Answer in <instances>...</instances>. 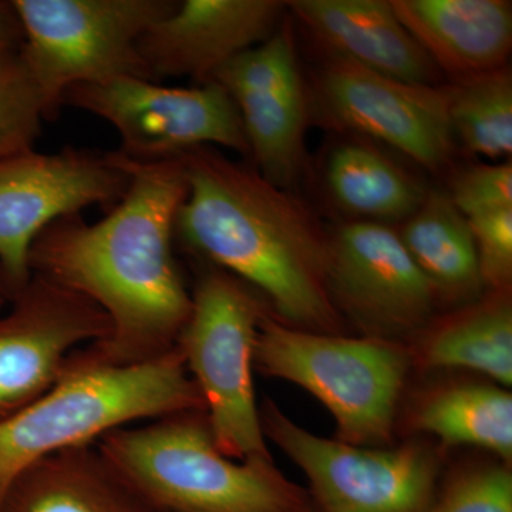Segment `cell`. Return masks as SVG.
Segmentation results:
<instances>
[{
  "label": "cell",
  "instance_id": "cell-14",
  "mask_svg": "<svg viewBox=\"0 0 512 512\" xmlns=\"http://www.w3.org/2000/svg\"><path fill=\"white\" fill-rule=\"evenodd\" d=\"M109 333L110 320L96 303L32 275L0 316V421L49 392L73 352Z\"/></svg>",
  "mask_w": 512,
  "mask_h": 512
},
{
  "label": "cell",
  "instance_id": "cell-8",
  "mask_svg": "<svg viewBox=\"0 0 512 512\" xmlns=\"http://www.w3.org/2000/svg\"><path fill=\"white\" fill-rule=\"evenodd\" d=\"M259 417L265 439L305 473L316 512H424L439 493V461L419 444L386 450L323 439L269 399Z\"/></svg>",
  "mask_w": 512,
  "mask_h": 512
},
{
  "label": "cell",
  "instance_id": "cell-16",
  "mask_svg": "<svg viewBox=\"0 0 512 512\" xmlns=\"http://www.w3.org/2000/svg\"><path fill=\"white\" fill-rule=\"evenodd\" d=\"M293 16L326 53L402 82L440 86L441 72L387 0H293Z\"/></svg>",
  "mask_w": 512,
  "mask_h": 512
},
{
  "label": "cell",
  "instance_id": "cell-23",
  "mask_svg": "<svg viewBox=\"0 0 512 512\" xmlns=\"http://www.w3.org/2000/svg\"><path fill=\"white\" fill-rule=\"evenodd\" d=\"M454 137L470 153L510 160L512 153V76L507 66L456 79L447 87Z\"/></svg>",
  "mask_w": 512,
  "mask_h": 512
},
{
  "label": "cell",
  "instance_id": "cell-7",
  "mask_svg": "<svg viewBox=\"0 0 512 512\" xmlns=\"http://www.w3.org/2000/svg\"><path fill=\"white\" fill-rule=\"evenodd\" d=\"M23 28V59L45 97L49 116L79 84L120 77L153 80L138 43L173 0H13Z\"/></svg>",
  "mask_w": 512,
  "mask_h": 512
},
{
  "label": "cell",
  "instance_id": "cell-1",
  "mask_svg": "<svg viewBox=\"0 0 512 512\" xmlns=\"http://www.w3.org/2000/svg\"><path fill=\"white\" fill-rule=\"evenodd\" d=\"M121 157L130 184L113 210L94 224L80 214L52 222L33 242L29 266L32 275L86 296L106 313L109 336L80 348L86 359L133 366L177 348L190 316L191 292L174 256L175 220L188 187L178 158Z\"/></svg>",
  "mask_w": 512,
  "mask_h": 512
},
{
  "label": "cell",
  "instance_id": "cell-4",
  "mask_svg": "<svg viewBox=\"0 0 512 512\" xmlns=\"http://www.w3.org/2000/svg\"><path fill=\"white\" fill-rule=\"evenodd\" d=\"M96 446L156 512H316L308 491L289 481L274 461L224 456L204 410L121 427Z\"/></svg>",
  "mask_w": 512,
  "mask_h": 512
},
{
  "label": "cell",
  "instance_id": "cell-25",
  "mask_svg": "<svg viewBox=\"0 0 512 512\" xmlns=\"http://www.w3.org/2000/svg\"><path fill=\"white\" fill-rule=\"evenodd\" d=\"M424 512H512V474L504 466L470 468L451 478Z\"/></svg>",
  "mask_w": 512,
  "mask_h": 512
},
{
  "label": "cell",
  "instance_id": "cell-10",
  "mask_svg": "<svg viewBox=\"0 0 512 512\" xmlns=\"http://www.w3.org/2000/svg\"><path fill=\"white\" fill-rule=\"evenodd\" d=\"M308 90L312 117L329 126L394 148L433 173L453 160L447 87L402 82L326 53Z\"/></svg>",
  "mask_w": 512,
  "mask_h": 512
},
{
  "label": "cell",
  "instance_id": "cell-22",
  "mask_svg": "<svg viewBox=\"0 0 512 512\" xmlns=\"http://www.w3.org/2000/svg\"><path fill=\"white\" fill-rule=\"evenodd\" d=\"M414 426L444 443L487 448L512 457V396L487 384H461L434 393L414 414Z\"/></svg>",
  "mask_w": 512,
  "mask_h": 512
},
{
  "label": "cell",
  "instance_id": "cell-29",
  "mask_svg": "<svg viewBox=\"0 0 512 512\" xmlns=\"http://www.w3.org/2000/svg\"><path fill=\"white\" fill-rule=\"evenodd\" d=\"M8 301H12V291H10L6 276L3 274L2 268H0V309H2Z\"/></svg>",
  "mask_w": 512,
  "mask_h": 512
},
{
  "label": "cell",
  "instance_id": "cell-24",
  "mask_svg": "<svg viewBox=\"0 0 512 512\" xmlns=\"http://www.w3.org/2000/svg\"><path fill=\"white\" fill-rule=\"evenodd\" d=\"M49 117L20 49L0 53V160L35 150L43 120Z\"/></svg>",
  "mask_w": 512,
  "mask_h": 512
},
{
  "label": "cell",
  "instance_id": "cell-2",
  "mask_svg": "<svg viewBox=\"0 0 512 512\" xmlns=\"http://www.w3.org/2000/svg\"><path fill=\"white\" fill-rule=\"evenodd\" d=\"M177 158L188 190L175 237L266 296L281 322L338 335L342 316L329 291V234L315 214L293 191L217 147L191 148Z\"/></svg>",
  "mask_w": 512,
  "mask_h": 512
},
{
  "label": "cell",
  "instance_id": "cell-21",
  "mask_svg": "<svg viewBox=\"0 0 512 512\" xmlns=\"http://www.w3.org/2000/svg\"><path fill=\"white\" fill-rule=\"evenodd\" d=\"M508 292H495L437 326L424 342V365L473 370L511 386L512 306Z\"/></svg>",
  "mask_w": 512,
  "mask_h": 512
},
{
  "label": "cell",
  "instance_id": "cell-12",
  "mask_svg": "<svg viewBox=\"0 0 512 512\" xmlns=\"http://www.w3.org/2000/svg\"><path fill=\"white\" fill-rule=\"evenodd\" d=\"M328 284L339 313L389 342L426 328L439 301L399 231L383 222H346L329 234Z\"/></svg>",
  "mask_w": 512,
  "mask_h": 512
},
{
  "label": "cell",
  "instance_id": "cell-19",
  "mask_svg": "<svg viewBox=\"0 0 512 512\" xmlns=\"http://www.w3.org/2000/svg\"><path fill=\"white\" fill-rule=\"evenodd\" d=\"M330 197L357 221H406L419 210L429 188L406 168L362 138L330 150L325 165Z\"/></svg>",
  "mask_w": 512,
  "mask_h": 512
},
{
  "label": "cell",
  "instance_id": "cell-17",
  "mask_svg": "<svg viewBox=\"0 0 512 512\" xmlns=\"http://www.w3.org/2000/svg\"><path fill=\"white\" fill-rule=\"evenodd\" d=\"M440 72L456 79L507 66L512 5L505 0H390Z\"/></svg>",
  "mask_w": 512,
  "mask_h": 512
},
{
  "label": "cell",
  "instance_id": "cell-11",
  "mask_svg": "<svg viewBox=\"0 0 512 512\" xmlns=\"http://www.w3.org/2000/svg\"><path fill=\"white\" fill-rule=\"evenodd\" d=\"M128 184L130 173L117 151L32 150L0 160V268L12 298L32 278L30 248L43 229L92 205L114 207Z\"/></svg>",
  "mask_w": 512,
  "mask_h": 512
},
{
  "label": "cell",
  "instance_id": "cell-18",
  "mask_svg": "<svg viewBox=\"0 0 512 512\" xmlns=\"http://www.w3.org/2000/svg\"><path fill=\"white\" fill-rule=\"evenodd\" d=\"M0 512H156L116 473L96 444L37 461L0 497Z\"/></svg>",
  "mask_w": 512,
  "mask_h": 512
},
{
  "label": "cell",
  "instance_id": "cell-9",
  "mask_svg": "<svg viewBox=\"0 0 512 512\" xmlns=\"http://www.w3.org/2000/svg\"><path fill=\"white\" fill-rule=\"evenodd\" d=\"M64 104L109 121L120 134L119 153L128 160H173L202 146L249 156L237 107L214 80L194 87H168L153 80L120 77L70 87L63 94Z\"/></svg>",
  "mask_w": 512,
  "mask_h": 512
},
{
  "label": "cell",
  "instance_id": "cell-13",
  "mask_svg": "<svg viewBox=\"0 0 512 512\" xmlns=\"http://www.w3.org/2000/svg\"><path fill=\"white\" fill-rule=\"evenodd\" d=\"M291 29L282 20L268 40L229 60L211 79L237 107L256 170L288 191L305 174L306 130L312 119Z\"/></svg>",
  "mask_w": 512,
  "mask_h": 512
},
{
  "label": "cell",
  "instance_id": "cell-6",
  "mask_svg": "<svg viewBox=\"0 0 512 512\" xmlns=\"http://www.w3.org/2000/svg\"><path fill=\"white\" fill-rule=\"evenodd\" d=\"M254 289L211 268L191 292V311L177 348L204 400L218 450L237 461H274L254 387V348L266 312Z\"/></svg>",
  "mask_w": 512,
  "mask_h": 512
},
{
  "label": "cell",
  "instance_id": "cell-5",
  "mask_svg": "<svg viewBox=\"0 0 512 512\" xmlns=\"http://www.w3.org/2000/svg\"><path fill=\"white\" fill-rule=\"evenodd\" d=\"M409 365L397 342L293 328L268 312L256 333L254 369L308 390L352 446H389Z\"/></svg>",
  "mask_w": 512,
  "mask_h": 512
},
{
  "label": "cell",
  "instance_id": "cell-26",
  "mask_svg": "<svg viewBox=\"0 0 512 512\" xmlns=\"http://www.w3.org/2000/svg\"><path fill=\"white\" fill-rule=\"evenodd\" d=\"M476 244L483 284L510 291L512 279V208L466 218Z\"/></svg>",
  "mask_w": 512,
  "mask_h": 512
},
{
  "label": "cell",
  "instance_id": "cell-20",
  "mask_svg": "<svg viewBox=\"0 0 512 512\" xmlns=\"http://www.w3.org/2000/svg\"><path fill=\"white\" fill-rule=\"evenodd\" d=\"M399 235L439 298L476 301L484 286L476 244L466 217L447 191L429 190Z\"/></svg>",
  "mask_w": 512,
  "mask_h": 512
},
{
  "label": "cell",
  "instance_id": "cell-3",
  "mask_svg": "<svg viewBox=\"0 0 512 512\" xmlns=\"http://www.w3.org/2000/svg\"><path fill=\"white\" fill-rule=\"evenodd\" d=\"M204 410L180 350L133 366L100 365L73 352L55 386L0 421V497L37 461L93 446L138 420Z\"/></svg>",
  "mask_w": 512,
  "mask_h": 512
},
{
  "label": "cell",
  "instance_id": "cell-27",
  "mask_svg": "<svg viewBox=\"0 0 512 512\" xmlns=\"http://www.w3.org/2000/svg\"><path fill=\"white\" fill-rule=\"evenodd\" d=\"M447 194L466 218L512 208L511 161L464 168L453 178Z\"/></svg>",
  "mask_w": 512,
  "mask_h": 512
},
{
  "label": "cell",
  "instance_id": "cell-15",
  "mask_svg": "<svg viewBox=\"0 0 512 512\" xmlns=\"http://www.w3.org/2000/svg\"><path fill=\"white\" fill-rule=\"evenodd\" d=\"M288 5L279 0H184L147 29L138 52L154 79L198 84L274 35Z\"/></svg>",
  "mask_w": 512,
  "mask_h": 512
},
{
  "label": "cell",
  "instance_id": "cell-28",
  "mask_svg": "<svg viewBox=\"0 0 512 512\" xmlns=\"http://www.w3.org/2000/svg\"><path fill=\"white\" fill-rule=\"evenodd\" d=\"M23 45V28L13 2H0V53Z\"/></svg>",
  "mask_w": 512,
  "mask_h": 512
}]
</instances>
